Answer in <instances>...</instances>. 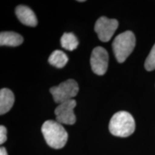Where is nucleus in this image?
Wrapping results in <instances>:
<instances>
[{
	"instance_id": "obj_3",
	"label": "nucleus",
	"mask_w": 155,
	"mask_h": 155,
	"mask_svg": "<svg viewBox=\"0 0 155 155\" xmlns=\"http://www.w3.org/2000/svg\"><path fill=\"white\" fill-rule=\"evenodd\" d=\"M136 45V38L131 31H126L116 36L112 43V48L119 63H124L131 55Z\"/></svg>"
},
{
	"instance_id": "obj_14",
	"label": "nucleus",
	"mask_w": 155,
	"mask_h": 155,
	"mask_svg": "<svg viewBox=\"0 0 155 155\" xmlns=\"http://www.w3.org/2000/svg\"><path fill=\"white\" fill-rule=\"evenodd\" d=\"M7 141V129L5 126H0V144H2Z\"/></svg>"
},
{
	"instance_id": "obj_1",
	"label": "nucleus",
	"mask_w": 155,
	"mask_h": 155,
	"mask_svg": "<svg viewBox=\"0 0 155 155\" xmlns=\"http://www.w3.org/2000/svg\"><path fill=\"white\" fill-rule=\"evenodd\" d=\"M41 130L49 147L58 150L66 144L68 137V133L61 124L57 121H46L42 124Z\"/></svg>"
},
{
	"instance_id": "obj_13",
	"label": "nucleus",
	"mask_w": 155,
	"mask_h": 155,
	"mask_svg": "<svg viewBox=\"0 0 155 155\" xmlns=\"http://www.w3.org/2000/svg\"><path fill=\"white\" fill-rule=\"evenodd\" d=\"M144 67L147 71H152L155 70V44L145 61Z\"/></svg>"
},
{
	"instance_id": "obj_6",
	"label": "nucleus",
	"mask_w": 155,
	"mask_h": 155,
	"mask_svg": "<svg viewBox=\"0 0 155 155\" xmlns=\"http://www.w3.org/2000/svg\"><path fill=\"white\" fill-rule=\"evenodd\" d=\"M75 106L76 101L74 99L59 104L55 109L56 121L61 124H74L76 121V117L73 111Z\"/></svg>"
},
{
	"instance_id": "obj_5",
	"label": "nucleus",
	"mask_w": 155,
	"mask_h": 155,
	"mask_svg": "<svg viewBox=\"0 0 155 155\" xmlns=\"http://www.w3.org/2000/svg\"><path fill=\"white\" fill-rule=\"evenodd\" d=\"M119 27V22L115 19H108L101 17L96 21L94 26L95 32L102 42H108Z\"/></svg>"
},
{
	"instance_id": "obj_12",
	"label": "nucleus",
	"mask_w": 155,
	"mask_h": 155,
	"mask_svg": "<svg viewBox=\"0 0 155 155\" xmlns=\"http://www.w3.org/2000/svg\"><path fill=\"white\" fill-rule=\"evenodd\" d=\"M61 44L64 49L72 51L76 49L78 46V40L73 33L65 32L61 39Z\"/></svg>"
},
{
	"instance_id": "obj_4",
	"label": "nucleus",
	"mask_w": 155,
	"mask_h": 155,
	"mask_svg": "<svg viewBox=\"0 0 155 155\" xmlns=\"http://www.w3.org/2000/svg\"><path fill=\"white\" fill-rule=\"evenodd\" d=\"M78 83L73 79H68L58 86L52 87L50 89V92L53 96L54 101L58 104L72 100L78 94Z\"/></svg>"
},
{
	"instance_id": "obj_7",
	"label": "nucleus",
	"mask_w": 155,
	"mask_h": 155,
	"mask_svg": "<svg viewBox=\"0 0 155 155\" xmlns=\"http://www.w3.org/2000/svg\"><path fill=\"white\" fill-rule=\"evenodd\" d=\"M108 65V54L102 47H96L91 55V65L95 74L103 75L106 73Z\"/></svg>"
},
{
	"instance_id": "obj_11",
	"label": "nucleus",
	"mask_w": 155,
	"mask_h": 155,
	"mask_svg": "<svg viewBox=\"0 0 155 155\" xmlns=\"http://www.w3.org/2000/svg\"><path fill=\"white\" fill-rule=\"evenodd\" d=\"M68 61V58L66 54L61 50H55L52 53L48 58V62L50 65L58 68H62L66 65Z\"/></svg>"
},
{
	"instance_id": "obj_15",
	"label": "nucleus",
	"mask_w": 155,
	"mask_h": 155,
	"mask_svg": "<svg viewBox=\"0 0 155 155\" xmlns=\"http://www.w3.org/2000/svg\"><path fill=\"white\" fill-rule=\"evenodd\" d=\"M0 155H8L7 154V152L6 149L4 147H2L0 148Z\"/></svg>"
},
{
	"instance_id": "obj_9",
	"label": "nucleus",
	"mask_w": 155,
	"mask_h": 155,
	"mask_svg": "<svg viewBox=\"0 0 155 155\" xmlns=\"http://www.w3.org/2000/svg\"><path fill=\"white\" fill-rule=\"evenodd\" d=\"M15 103V95L8 88L0 91V114L3 115L11 109Z\"/></svg>"
},
{
	"instance_id": "obj_8",
	"label": "nucleus",
	"mask_w": 155,
	"mask_h": 155,
	"mask_svg": "<svg viewBox=\"0 0 155 155\" xmlns=\"http://www.w3.org/2000/svg\"><path fill=\"white\" fill-rule=\"evenodd\" d=\"M15 14L23 25L29 27H35L38 25V19L35 14L27 6L19 5L15 9Z\"/></svg>"
},
{
	"instance_id": "obj_10",
	"label": "nucleus",
	"mask_w": 155,
	"mask_h": 155,
	"mask_svg": "<svg viewBox=\"0 0 155 155\" xmlns=\"http://www.w3.org/2000/svg\"><path fill=\"white\" fill-rule=\"evenodd\" d=\"M23 42V38L15 32H2L0 33V45L17 47Z\"/></svg>"
},
{
	"instance_id": "obj_2",
	"label": "nucleus",
	"mask_w": 155,
	"mask_h": 155,
	"mask_svg": "<svg viewBox=\"0 0 155 155\" xmlns=\"http://www.w3.org/2000/svg\"><path fill=\"white\" fill-rule=\"evenodd\" d=\"M135 121L127 111H119L112 116L108 129L112 135L119 137H127L135 130Z\"/></svg>"
}]
</instances>
